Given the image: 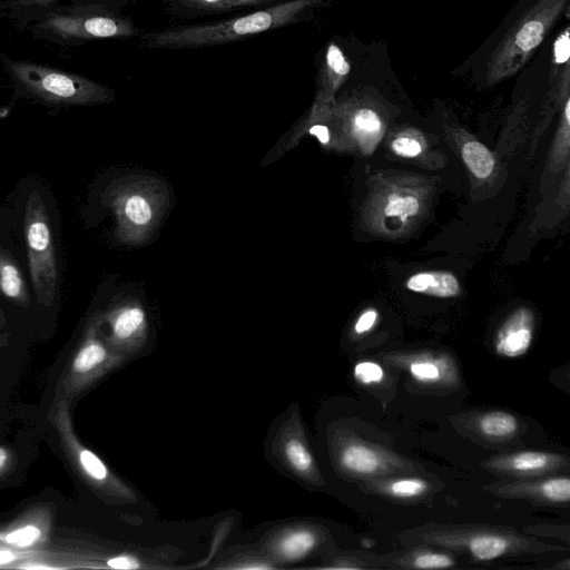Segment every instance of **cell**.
Wrapping results in <instances>:
<instances>
[{
    "instance_id": "cell-34",
    "label": "cell",
    "mask_w": 570,
    "mask_h": 570,
    "mask_svg": "<svg viewBox=\"0 0 570 570\" xmlns=\"http://www.w3.org/2000/svg\"><path fill=\"white\" fill-rule=\"evenodd\" d=\"M12 460L13 456L10 449L0 445V478L9 471Z\"/></svg>"
},
{
    "instance_id": "cell-15",
    "label": "cell",
    "mask_w": 570,
    "mask_h": 570,
    "mask_svg": "<svg viewBox=\"0 0 570 570\" xmlns=\"http://www.w3.org/2000/svg\"><path fill=\"white\" fill-rule=\"evenodd\" d=\"M533 317L527 309L512 314L499 330L494 347L497 354L515 358L525 354L532 343Z\"/></svg>"
},
{
    "instance_id": "cell-27",
    "label": "cell",
    "mask_w": 570,
    "mask_h": 570,
    "mask_svg": "<svg viewBox=\"0 0 570 570\" xmlns=\"http://www.w3.org/2000/svg\"><path fill=\"white\" fill-rule=\"evenodd\" d=\"M420 204L414 196H399L394 194L390 197L389 203L384 208L385 215L390 217H401L405 222L407 217L415 216L419 213Z\"/></svg>"
},
{
    "instance_id": "cell-18",
    "label": "cell",
    "mask_w": 570,
    "mask_h": 570,
    "mask_svg": "<svg viewBox=\"0 0 570 570\" xmlns=\"http://www.w3.org/2000/svg\"><path fill=\"white\" fill-rule=\"evenodd\" d=\"M351 65L343 50L335 42L326 47L317 76L316 101L334 104L336 91L347 80Z\"/></svg>"
},
{
    "instance_id": "cell-23",
    "label": "cell",
    "mask_w": 570,
    "mask_h": 570,
    "mask_svg": "<svg viewBox=\"0 0 570 570\" xmlns=\"http://www.w3.org/2000/svg\"><path fill=\"white\" fill-rule=\"evenodd\" d=\"M462 157L470 171L478 178L491 175L494 160L489 149L479 141H468L462 147Z\"/></svg>"
},
{
    "instance_id": "cell-29",
    "label": "cell",
    "mask_w": 570,
    "mask_h": 570,
    "mask_svg": "<svg viewBox=\"0 0 570 570\" xmlns=\"http://www.w3.org/2000/svg\"><path fill=\"white\" fill-rule=\"evenodd\" d=\"M383 367L372 361H362L355 364L353 370L354 379L364 385L381 383L384 380Z\"/></svg>"
},
{
    "instance_id": "cell-13",
    "label": "cell",
    "mask_w": 570,
    "mask_h": 570,
    "mask_svg": "<svg viewBox=\"0 0 570 570\" xmlns=\"http://www.w3.org/2000/svg\"><path fill=\"white\" fill-rule=\"evenodd\" d=\"M365 493L395 501H419L434 491V484L412 474L371 478L358 482Z\"/></svg>"
},
{
    "instance_id": "cell-26",
    "label": "cell",
    "mask_w": 570,
    "mask_h": 570,
    "mask_svg": "<svg viewBox=\"0 0 570 570\" xmlns=\"http://www.w3.org/2000/svg\"><path fill=\"white\" fill-rule=\"evenodd\" d=\"M181 4L208 10V11H225L232 9L255 7L272 2L273 0H179Z\"/></svg>"
},
{
    "instance_id": "cell-14",
    "label": "cell",
    "mask_w": 570,
    "mask_h": 570,
    "mask_svg": "<svg viewBox=\"0 0 570 570\" xmlns=\"http://www.w3.org/2000/svg\"><path fill=\"white\" fill-rule=\"evenodd\" d=\"M375 568L448 569L456 566L455 558L446 550L417 544L397 553L372 556Z\"/></svg>"
},
{
    "instance_id": "cell-12",
    "label": "cell",
    "mask_w": 570,
    "mask_h": 570,
    "mask_svg": "<svg viewBox=\"0 0 570 570\" xmlns=\"http://www.w3.org/2000/svg\"><path fill=\"white\" fill-rule=\"evenodd\" d=\"M384 362L406 371L420 384L455 387L459 373L454 361L445 355L431 353L397 354L384 357Z\"/></svg>"
},
{
    "instance_id": "cell-1",
    "label": "cell",
    "mask_w": 570,
    "mask_h": 570,
    "mask_svg": "<svg viewBox=\"0 0 570 570\" xmlns=\"http://www.w3.org/2000/svg\"><path fill=\"white\" fill-rule=\"evenodd\" d=\"M397 538L409 546L436 547L466 554L475 561L569 551L568 547L548 543L498 524L429 522L404 530Z\"/></svg>"
},
{
    "instance_id": "cell-20",
    "label": "cell",
    "mask_w": 570,
    "mask_h": 570,
    "mask_svg": "<svg viewBox=\"0 0 570 570\" xmlns=\"http://www.w3.org/2000/svg\"><path fill=\"white\" fill-rule=\"evenodd\" d=\"M106 321L110 326V340L115 343H126L141 331L146 314L140 306L127 304L110 311Z\"/></svg>"
},
{
    "instance_id": "cell-2",
    "label": "cell",
    "mask_w": 570,
    "mask_h": 570,
    "mask_svg": "<svg viewBox=\"0 0 570 570\" xmlns=\"http://www.w3.org/2000/svg\"><path fill=\"white\" fill-rule=\"evenodd\" d=\"M323 0H289L217 22L184 26L148 36L149 48L190 49L224 45L295 22Z\"/></svg>"
},
{
    "instance_id": "cell-21",
    "label": "cell",
    "mask_w": 570,
    "mask_h": 570,
    "mask_svg": "<svg viewBox=\"0 0 570 570\" xmlns=\"http://www.w3.org/2000/svg\"><path fill=\"white\" fill-rule=\"evenodd\" d=\"M406 287L415 293L448 298L460 292L458 278L449 272H421L412 275Z\"/></svg>"
},
{
    "instance_id": "cell-32",
    "label": "cell",
    "mask_w": 570,
    "mask_h": 570,
    "mask_svg": "<svg viewBox=\"0 0 570 570\" xmlns=\"http://www.w3.org/2000/svg\"><path fill=\"white\" fill-rule=\"evenodd\" d=\"M377 320V312L373 308L365 311L356 321L354 330L357 334L368 332Z\"/></svg>"
},
{
    "instance_id": "cell-3",
    "label": "cell",
    "mask_w": 570,
    "mask_h": 570,
    "mask_svg": "<svg viewBox=\"0 0 570 570\" xmlns=\"http://www.w3.org/2000/svg\"><path fill=\"white\" fill-rule=\"evenodd\" d=\"M570 0H535L501 38L487 63L485 76L494 83L517 73L543 42Z\"/></svg>"
},
{
    "instance_id": "cell-7",
    "label": "cell",
    "mask_w": 570,
    "mask_h": 570,
    "mask_svg": "<svg viewBox=\"0 0 570 570\" xmlns=\"http://www.w3.org/2000/svg\"><path fill=\"white\" fill-rule=\"evenodd\" d=\"M337 445L336 459L341 471L357 481L414 474L422 469L421 464L406 456L352 432L342 435Z\"/></svg>"
},
{
    "instance_id": "cell-24",
    "label": "cell",
    "mask_w": 570,
    "mask_h": 570,
    "mask_svg": "<svg viewBox=\"0 0 570 570\" xmlns=\"http://www.w3.org/2000/svg\"><path fill=\"white\" fill-rule=\"evenodd\" d=\"M316 543L315 535L306 530L295 531L281 540L278 553L285 559L295 560L309 552Z\"/></svg>"
},
{
    "instance_id": "cell-9",
    "label": "cell",
    "mask_w": 570,
    "mask_h": 570,
    "mask_svg": "<svg viewBox=\"0 0 570 570\" xmlns=\"http://www.w3.org/2000/svg\"><path fill=\"white\" fill-rule=\"evenodd\" d=\"M494 497L510 500H527L542 505H562L570 500V478L551 474L538 478L503 480L483 485Z\"/></svg>"
},
{
    "instance_id": "cell-31",
    "label": "cell",
    "mask_w": 570,
    "mask_h": 570,
    "mask_svg": "<svg viewBox=\"0 0 570 570\" xmlns=\"http://www.w3.org/2000/svg\"><path fill=\"white\" fill-rule=\"evenodd\" d=\"M307 121L309 125L307 128L308 134L315 136L321 144H328L331 138L330 129L325 124L320 121L317 115L313 110Z\"/></svg>"
},
{
    "instance_id": "cell-28",
    "label": "cell",
    "mask_w": 570,
    "mask_h": 570,
    "mask_svg": "<svg viewBox=\"0 0 570 570\" xmlns=\"http://www.w3.org/2000/svg\"><path fill=\"white\" fill-rule=\"evenodd\" d=\"M285 453L287 460L296 471L308 473L313 470L314 463L312 455L302 442L297 440L289 441L286 444Z\"/></svg>"
},
{
    "instance_id": "cell-17",
    "label": "cell",
    "mask_w": 570,
    "mask_h": 570,
    "mask_svg": "<svg viewBox=\"0 0 570 570\" xmlns=\"http://www.w3.org/2000/svg\"><path fill=\"white\" fill-rule=\"evenodd\" d=\"M51 513L48 509L36 508L13 522L1 535L9 546L30 548L43 543L49 535Z\"/></svg>"
},
{
    "instance_id": "cell-19",
    "label": "cell",
    "mask_w": 570,
    "mask_h": 570,
    "mask_svg": "<svg viewBox=\"0 0 570 570\" xmlns=\"http://www.w3.org/2000/svg\"><path fill=\"white\" fill-rule=\"evenodd\" d=\"M0 293L10 302L21 307H29L31 297L22 272L0 244Z\"/></svg>"
},
{
    "instance_id": "cell-35",
    "label": "cell",
    "mask_w": 570,
    "mask_h": 570,
    "mask_svg": "<svg viewBox=\"0 0 570 570\" xmlns=\"http://www.w3.org/2000/svg\"><path fill=\"white\" fill-rule=\"evenodd\" d=\"M2 316H1V311H0V321H1Z\"/></svg>"
},
{
    "instance_id": "cell-16",
    "label": "cell",
    "mask_w": 570,
    "mask_h": 570,
    "mask_svg": "<svg viewBox=\"0 0 570 570\" xmlns=\"http://www.w3.org/2000/svg\"><path fill=\"white\" fill-rule=\"evenodd\" d=\"M464 426L491 442H505L521 432V422L512 413L501 410H490L473 413L465 417Z\"/></svg>"
},
{
    "instance_id": "cell-25",
    "label": "cell",
    "mask_w": 570,
    "mask_h": 570,
    "mask_svg": "<svg viewBox=\"0 0 570 570\" xmlns=\"http://www.w3.org/2000/svg\"><path fill=\"white\" fill-rule=\"evenodd\" d=\"M552 59L550 68V82L556 80L562 72L570 68V42H569V27L558 35L553 42Z\"/></svg>"
},
{
    "instance_id": "cell-30",
    "label": "cell",
    "mask_w": 570,
    "mask_h": 570,
    "mask_svg": "<svg viewBox=\"0 0 570 570\" xmlns=\"http://www.w3.org/2000/svg\"><path fill=\"white\" fill-rule=\"evenodd\" d=\"M392 149L400 156L415 157L421 153V145L414 138L402 136L393 140Z\"/></svg>"
},
{
    "instance_id": "cell-6",
    "label": "cell",
    "mask_w": 570,
    "mask_h": 570,
    "mask_svg": "<svg viewBox=\"0 0 570 570\" xmlns=\"http://www.w3.org/2000/svg\"><path fill=\"white\" fill-rule=\"evenodd\" d=\"M24 238L37 302L43 307H51L57 294L58 264L47 208L37 190L30 193L26 203Z\"/></svg>"
},
{
    "instance_id": "cell-10",
    "label": "cell",
    "mask_w": 570,
    "mask_h": 570,
    "mask_svg": "<svg viewBox=\"0 0 570 570\" xmlns=\"http://www.w3.org/2000/svg\"><path fill=\"white\" fill-rule=\"evenodd\" d=\"M105 203L117 218V236L129 242L154 220L155 212L150 200L127 183L116 181L105 193Z\"/></svg>"
},
{
    "instance_id": "cell-4",
    "label": "cell",
    "mask_w": 570,
    "mask_h": 570,
    "mask_svg": "<svg viewBox=\"0 0 570 570\" xmlns=\"http://www.w3.org/2000/svg\"><path fill=\"white\" fill-rule=\"evenodd\" d=\"M28 24L36 36L59 43L130 38L137 32L130 19L98 3L59 8Z\"/></svg>"
},
{
    "instance_id": "cell-22",
    "label": "cell",
    "mask_w": 570,
    "mask_h": 570,
    "mask_svg": "<svg viewBox=\"0 0 570 570\" xmlns=\"http://www.w3.org/2000/svg\"><path fill=\"white\" fill-rule=\"evenodd\" d=\"M348 122L360 142L377 140L383 129L381 116L374 108L367 106H355L351 109Z\"/></svg>"
},
{
    "instance_id": "cell-33",
    "label": "cell",
    "mask_w": 570,
    "mask_h": 570,
    "mask_svg": "<svg viewBox=\"0 0 570 570\" xmlns=\"http://www.w3.org/2000/svg\"><path fill=\"white\" fill-rule=\"evenodd\" d=\"M107 563L114 569H136L139 567L137 560L128 556H119L109 559Z\"/></svg>"
},
{
    "instance_id": "cell-8",
    "label": "cell",
    "mask_w": 570,
    "mask_h": 570,
    "mask_svg": "<svg viewBox=\"0 0 570 570\" xmlns=\"http://www.w3.org/2000/svg\"><path fill=\"white\" fill-rule=\"evenodd\" d=\"M98 330L99 320H91L63 373L60 383L61 399L68 402L87 389L115 360L100 341Z\"/></svg>"
},
{
    "instance_id": "cell-5",
    "label": "cell",
    "mask_w": 570,
    "mask_h": 570,
    "mask_svg": "<svg viewBox=\"0 0 570 570\" xmlns=\"http://www.w3.org/2000/svg\"><path fill=\"white\" fill-rule=\"evenodd\" d=\"M8 73L20 88L46 102L91 106L114 100V91L82 76L40 63L3 58Z\"/></svg>"
},
{
    "instance_id": "cell-11",
    "label": "cell",
    "mask_w": 570,
    "mask_h": 570,
    "mask_svg": "<svg viewBox=\"0 0 570 570\" xmlns=\"http://www.w3.org/2000/svg\"><path fill=\"white\" fill-rule=\"evenodd\" d=\"M570 459L568 455L548 451H518L492 456L481 463L490 473L527 479L557 474L568 470Z\"/></svg>"
}]
</instances>
